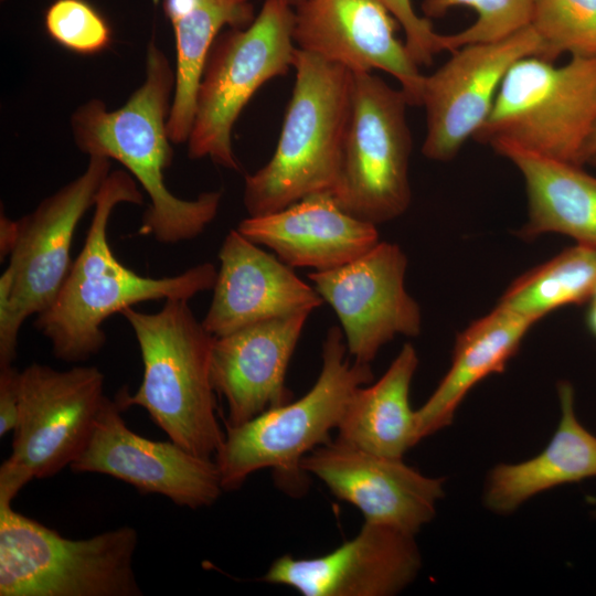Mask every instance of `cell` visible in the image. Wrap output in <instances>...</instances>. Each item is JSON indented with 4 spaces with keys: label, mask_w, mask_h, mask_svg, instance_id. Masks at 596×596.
Masks as SVG:
<instances>
[{
    "label": "cell",
    "mask_w": 596,
    "mask_h": 596,
    "mask_svg": "<svg viewBox=\"0 0 596 596\" xmlns=\"http://www.w3.org/2000/svg\"><path fill=\"white\" fill-rule=\"evenodd\" d=\"M174 89V71L163 51L151 40L146 52L145 78L119 108L109 110L93 98L71 117L77 148L121 163L147 193L150 204L138 233L163 244L199 236L216 216L221 191L201 193L193 200L175 196L166 185L164 172L173 150L168 119Z\"/></svg>",
    "instance_id": "6da1fadb"
},
{
    "label": "cell",
    "mask_w": 596,
    "mask_h": 596,
    "mask_svg": "<svg viewBox=\"0 0 596 596\" xmlns=\"http://www.w3.org/2000/svg\"><path fill=\"white\" fill-rule=\"evenodd\" d=\"M135 178L125 170L108 173L96 195L85 243L53 302L36 315V329L50 340L53 354L82 362L106 342L104 321L116 312L148 300H187L213 289L217 270L203 263L170 277L137 274L114 255L107 226L120 203L142 204Z\"/></svg>",
    "instance_id": "7a4b0ae2"
},
{
    "label": "cell",
    "mask_w": 596,
    "mask_h": 596,
    "mask_svg": "<svg viewBox=\"0 0 596 596\" xmlns=\"http://www.w3.org/2000/svg\"><path fill=\"white\" fill-rule=\"evenodd\" d=\"M187 300H164L157 312L132 307L120 313L131 327L142 360L138 390L116 397L126 409L142 407L168 437L188 451L215 456L222 432L211 379L214 337L194 317Z\"/></svg>",
    "instance_id": "3957f363"
},
{
    "label": "cell",
    "mask_w": 596,
    "mask_h": 596,
    "mask_svg": "<svg viewBox=\"0 0 596 596\" xmlns=\"http://www.w3.org/2000/svg\"><path fill=\"white\" fill-rule=\"evenodd\" d=\"M347 351L341 328L330 327L322 342L320 374L304 396L241 425H226L214 456L223 490L238 489L251 473L267 468L286 492L306 490L308 475L301 460L330 440L354 391L373 380L370 364L350 362Z\"/></svg>",
    "instance_id": "277c9868"
},
{
    "label": "cell",
    "mask_w": 596,
    "mask_h": 596,
    "mask_svg": "<svg viewBox=\"0 0 596 596\" xmlns=\"http://www.w3.org/2000/svg\"><path fill=\"white\" fill-rule=\"evenodd\" d=\"M295 84L270 160L245 175L243 203L249 216L280 211L318 192H330L338 174L352 105L348 68L296 49Z\"/></svg>",
    "instance_id": "5b68a950"
},
{
    "label": "cell",
    "mask_w": 596,
    "mask_h": 596,
    "mask_svg": "<svg viewBox=\"0 0 596 596\" xmlns=\"http://www.w3.org/2000/svg\"><path fill=\"white\" fill-rule=\"evenodd\" d=\"M137 530L73 540L0 502V596H140Z\"/></svg>",
    "instance_id": "8992f818"
},
{
    "label": "cell",
    "mask_w": 596,
    "mask_h": 596,
    "mask_svg": "<svg viewBox=\"0 0 596 596\" xmlns=\"http://www.w3.org/2000/svg\"><path fill=\"white\" fill-rule=\"evenodd\" d=\"M596 124V55L564 65L539 56L515 62L475 134L480 143L510 145L575 164Z\"/></svg>",
    "instance_id": "52a82bcc"
},
{
    "label": "cell",
    "mask_w": 596,
    "mask_h": 596,
    "mask_svg": "<svg viewBox=\"0 0 596 596\" xmlns=\"http://www.w3.org/2000/svg\"><path fill=\"white\" fill-rule=\"evenodd\" d=\"M294 8L264 0L253 22L227 29L215 40L200 81L188 139L191 159L210 158L238 170L232 146L233 127L253 95L266 82L294 66Z\"/></svg>",
    "instance_id": "ba28073f"
},
{
    "label": "cell",
    "mask_w": 596,
    "mask_h": 596,
    "mask_svg": "<svg viewBox=\"0 0 596 596\" xmlns=\"http://www.w3.org/2000/svg\"><path fill=\"white\" fill-rule=\"evenodd\" d=\"M352 74L351 114L329 193L348 214L377 225L401 216L412 200L409 104L371 72Z\"/></svg>",
    "instance_id": "9c48e42d"
},
{
    "label": "cell",
    "mask_w": 596,
    "mask_h": 596,
    "mask_svg": "<svg viewBox=\"0 0 596 596\" xmlns=\"http://www.w3.org/2000/svg\"><path fill=\"white\" fill-rule=\"evenodd\" d=\"M109 172V159L91 156L82 174L18 221L10 263L0 278V368L14 361L24 321L44 311L64 284L77 225Z\"/></svg>",
    "instance_id": "30bf717a"
},
{
    "label": "cell",
    "mask_w": 596,
    "mask_h": 596,
    "mask_svg": "<svg viewBox=\"0 0 596 596\" xmlns=\"http://www.w3.org/2000/svg\"><path fill=\"white\" fill-rule=\"evenodd\" d=\"M96 366L55 370L32 363L20 371L19 419L10 458L34 478H51L78 457L106 397Z\"/></svg>",
    "instance_id": "8fae6325"
},
{
    "label": "cell",
    "mask_w": 596,
    "mask_h": 596,
    "mask_svg": "<svg viewBox=\"0 0 596 596\" xmlns=\"http://www.w3.org/2000/svg\"><path fill=\"white\" fill-rule=\"evenodd\" d=\"M406 255L397 244L379 242L345 265L308 274L336 312L354 361L370 364L396 336L419 334L422 313L406 291Z\"/></svg>",
    "instance_id": "7c38bea8"
},
{
    "label": "cell",
    "mask_w": 596,
    "mask_h": 596,
    "mask_svg": "<svg viewBox=\"0 0 596 596\" xmlns=\"http://www.w3.org/2000/svg\"><path fill=\"white\" fill-rule=\"evenodd\" d=\"M543 45L529 25L496 42L467 44L430 75H425L422 105L427 131L423 155L449 161L487 120L511 66L541 56Z\"/></svg>",
    "instance_id": "4fadbf2b"
},
{
    "label": "cell",
    "mask_w": 596,
    "mask_h": 596,
    "mask_svg": "<svg viewBox=\"0 0 596 596\" xmlns=\"http://www.w3.org/2000/svg\"><path fill=\"white\" fill-rule=\"evenodd\" d=\"M125 408L115 396L105 397L91 437L70 468L123 480L143 493L167 497L180 507L213 504L224 491L217 466L177 443L145 438L123 418Z\"/></svg>",
    "instance_id": "5bb4252c"
},
{
    "label": "cell",
    "mask_w": 596,
    "mask_h": 596,
    "mask_svg": "<svg viewBox=\"0 0 596 596\" xmlns=\"http://www.w3.org/2000/svg\"><path fill=\"white\" fill-rule=\"evenodd\" d=\"M301 468L358 508L365 522L414 536L434 519L445 494V478L425 476L403 459L374 455L337 438L308 453Z\"/></svg>",
    "instance_id": "9a60e30c"
},
{
    "label": "cell",
    "mask_w": 596,
    "mask_h": 596,
    "mask_svg": "<svg viewBox=\"0 0 596 596\" xmlns=\"http://www.w3.org/2000/svg\"><path fill=\"white\" fill-rule=\"evenodd\" d=\"M400 24L381 0H304L294 8L297 49L352 73L381 70L409 105H422L425 75L396 36Z\"/></svg>",
    "instance_id": "2e32d148"
},
{
    "label": "cell",
    "mask_w": 596,
    "mask_h": 596,
    "mask_svg": "<svg viewBox=\"0 0 596 596\" xmlns=\"http://www.w3.org/2000/svg\"><path fill=\"white\" fill-rule=\"evenodd\" d=\"M421 568L414 535L364 521L354 538L330 553L276 558L262 581L304 596H393L412 584Z\"/></svg>",
    "instance_id": "e0dca14e"
},
{
    "label": "cell",
    "mask_w": 596,
    "mask_h": 596,
    "mask_svg": "<svg viewBox=\"0 0 596 596\" xmlns=\"http://www.w3.org/2000/svg\"><path fill=\"white\" fill-rule=\"evenodd\" d=\"M220 268L202 320L213 337L262 321L309 311L323 304L291 267L231 230L219 251Z\"/></svg>",
    "instance_id": "ac0fdd59"
},
{
    "label": "cell",
    "mask_w": 596,
    "mask_h": 596,
    "mask_svg": "<svg viewBox=\"0 0 596 596\" xmlns=\"http://www.w3.org/2000/svg\"><path fill=\"white\" fill-rule=\"evenodd\" d=\"M309 315L297 312L214 337L211 379L227 403L226 425H241L291 401L286 372Z\"/></svg>",
    "instance_id": "d6986e66"
},
{
    "label": "cell",
    "mask_w": 596,
    "mask_h": 596,
    "mask_svg": "<svg viewBox=\"0 0 596 596\" xmlns=\"http://www.w3.org/2000/svg\"><path fill=\"white\" fill-rule=\"evenodd\" d=\"M290 267L316 272L345 265L379 241L376 225L344 212L329 192L310 194L269 214L248 216L236 228Z\"/></svg>",
    "instance_id": "ffe728a7"
},
{
    "label": "cell",
    "mask_w": 596,
    "mask_h": 596,
    "mask_svg": "<svg viewBox=\"0 0 596 596\" xmlns=\"http://www.w3.org/2000/svg\"><path fill=\"white\" fill-rule=\"evenodd\" d=\"M557 395L561 417L547 446L528 460L490 470L483 503L491 512L512 513L543 491L596 477V436L577 418L573 385L561 381Z\"/></svg>",
    "instance_id": "44dd1931"
},
{
    "label": "cell",
    "mask_w": 596,
    "mask_h": 596,
    "mask_svg": "<svg viewBox=\"0 0 596 596\" xmlns=\"http://www.w3.org/2000/svg\"><path fill=\"white\" fill-rule=\"evenodd\" d=\"M535 322L497 305L457 334L450 368L427 401L415 411L421 440L453 423L460 403L475 385L504 371Z\"/></svg>",
    "instance_id": "7402d4cb"
},
{
    "label": "cell",
    "mask_w": 596,
    "mask_h": 596,
    "mask_svg": "<svg viewBox=\"0 0 596 596\" xmlns=\"http://www.w3.org/2000/svg\"><path fill=\"white\" fill-rule=\"evenodd\" d=\"M492 148L521 172L529 217L519 231L531 240L545 233L570 236L596 246V178L582 166L543 157L510 145Z\"/></svg>",
    "instance_id": "603a6c76"
},
{
    "label": "cell",
    "mask_w": 596,
    "mask_h": 596,
    "mask_svg": "<svg viewBox=\"0 0 596 596\" xmlns=\"http://www.w3.org/2000/svg\"><path fill=\"white\" fill-rule=\"evenodd\" d=\"M175 41L174 89L168 119L172 143L187 142L195 99L209 53L227 29H243L255 19L252 0H163Z\"/></svg>",
    "instance_id": "cb8c5ba5"
},
{
    "label": "cell",
    "mask_w": 596,
    "mask_h": 596,
    "mask_svg": "<svg viewBox=\"0 0 596 596\" xmlns=\"http://www.w3.org/2000/svg\"><path fill=\"white\" fill-rule=\"evenodd\" d=\"M418 365L411 343H405L386 372L352 394L337 427V439L382 457L403 459L421 439L409 387Z\"/></svg>",
    "instance_id": "d4e9b609"
},
{
    "label": "cell",
    "mask_w": 596,
    "mask_h": 596,
    "mask_svg": "<svg viewBox=\"0 0 596 596\" xmlns=\"http://www.w3.org/2000/svg\"><path fill=\"white\" fill-rule=\"evenodd\" d=\"M596 290V246L576 243L518 277L499 300L539 321L551 311L590 300Z\"/></svg>",
    "instance_id": "484cf974"
},
{
    "label": "cell",
    "mask_w": 596,
    "mask_h": 596,
    "mask_svg": "<svg viewBox=\"0 0 596 596\" xmlns=\"http://www.w3.org/2000/svg\"><path fill=\"white\" fill-rule=\"evenodd\" d=\"M530 26L541 39V58L596 55V0H532Z\"/></svg>",
    "instance_id": "4316f807"
},
{
    "label": "cell",
    "mask_w": 596,
    "mask_h": 596,
    "mask_svg": "<svg viewBox=\"0 0 596 596\" xmlns=\"http://www.w3.org/2000/svg\"><path fill=\"white\" fill-rule=\"evenodd\" d=\"M455 7H470L476 21L467 29L444 35L445 51L475 43L503 40L530 25L532 0H424L426 18H438Z\"/></svg>",
    "instance_id": "83f0119b"
},
{
    "label": "cell",
    "mask_w": 596,
    "mask_h": 596,
    "mask_svg": "<svg viewBox=\"0 0 596 596\" xmlns=\"http://www.w3.org/2000/svg\"><path fill=\"white\" fill-rule=\"evenodd\" d=\"M44 26L55 43L79 55L98 54L113 41L109 23L86 0H55L45 11Z\"/></svg>",
    "instance_id": "f1b7e54d"
},
{
    "label": "cell",
    "mask_w": 596,
    "mask_h": 596,
    "mask_svg": "<svg viewBox=\"0 0 596 596\" xmlns=\"http://www.w3.org/2000/svg\"><path fill=\"white\" fill-rule=\"evenodd\" d=\"M405 33V47L419 66H429L434 56L445 51L444 35L435 32L428 18L419 17L412 0H381Z\"/></svg>",
    "instance_id": "f546056e"
},
{
    "label": "cell",
    "mask_w": 596,
    "mask_h": 596,
    "mask_svg": "<svg viewBox=\"0 0 596 596\" xmlns=\"http://www.w3.org/2000/svg\"><path fill=\"white\" fill-rule=\"evenodd\" d=\"M20 371L12 364L0 368V436L14 430L19 419Z\"/></svg>",
    "instance_id": "4dcf8cb0"
},
{
    "label": "cell",
    "mask_w": 596,
    "mask_h": 596,
    "mask_svg": "<svg viewBox=\"0 0 596 596\" xmlns=\"http://www.w3.org/2000/svg\"><path fill=\"white\" fill-rule=\"evenodd\" d=\"M34 479L32 471L10 457L0 467V502L11 504L19 491Z\"/></svg>",
    "instance_id": "1f68e13d"
},
{
    "label": "cell",
    "mask_w": 596,
    "mask_h": 596,
    "mask_svg": "<svg viewBox=\"0 0 596 596\" xmlns=\"http://www.w3.org/2000/svg\"><path fill=\"white\" fill-rule=\"evenodd\" d=\"M0 253L1 257L10 255L17 236H18V221L10 220L7 215L1 214L0 220Z\"/></svg>",
    "instance_id": "d6a6232c"
},
{
    "label": "cell",
    "mask_w": 596,
    "mask_h": 596,
    "mask_svg": "<svg viewBox=\"0 0 596 596\" xmlns=\"http://www.w3.org/2000/svg\"><path fill=\"white\" fill-rule=\"evenodd\" d=\"M596 156V124L587 138L581 155V163L589 162Z\"/></svg>",
    "instance_id": "836d02e7"
},
{
    "label": "cell",
    "mask_w": 596,
    "mask_h": 596,
    "mask_svg": "<svg viewBox=\"0 0 596 596\" xmlns=\"http://www.w3.org/2000/svg\"><path fill=\"white\" fill-rule=\"evenodd\" d=\"M587 323L592 333L596 336V290L590 298V307L587 313Z\"/></svg>",
    "instance_id": "e575fe53"
},
{
    "label": "cell",
    "mask_w": 596,
    "mask_h": 596,
    "mask_svg": "<svg viewBox=\"0 0 596 596\" xmlns=\"http://www.w3.org/2000/svg\"><path fill=\"white\" fill-rule=\"evenodd\" d=\"M292 8L297 7L299 3H301L304 0H279Z\"/></svg>",
    "instance_id": "d590c367"
},
{
    "label": "cell",
    "mask_w": 596,
    "mask_h": 596,
    "mask_svg": "<svg viewBox=\"0 0 596 596\" xmlns=\"http://www.w3.org/2000/svg\"><path fill=\"white\" fill-rule=\"evenodd\" d=\"M589 162L596 166V156Z\"/></svg>",
    "instance_id": "8d00e7d4"
},
{
    "label": "cell",
    "mask_w": 596,
    "mask_h": 596,
    "mask_svg": "<svg viewBox=\"0 0 596 596\" xmlns=\"http://www.w3.org/2000/svg\"><path fill=\"white\" fill-rule=\"evenodd\" d=\"M594 514L596 515V510L594 511Z\"/></svg>",
    "instance_id": "74e56055"
},
{
    "label": "cell",
    "mask_w": 596,
    "mask_h": 596,
    "mask_svg": "<svg viewBox=\"0 0 596 596\" xmlns=\"http://www.w3.org/2000/svg\"><path fill=\"white\" fill-rule=\"evenodd\" d=\"M1 1H3V0H1Z\"/></svg>",
    "instance_id": "f35d334b"
}]
</instances>
